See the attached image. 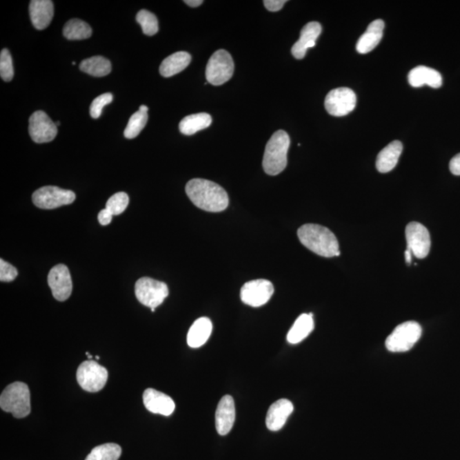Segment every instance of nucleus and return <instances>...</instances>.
I'll use <instances>...</instances> for the list:
<instances>
[{"mask_svg":"<svg viewBox=\"0 0 460 460\" xmlns=\"http://www.w3.org/2000/svg\"><path fill=\"white\" fill-rule=\"evenodd\" d=\"M186 190L193 204L204 211L220 212L229 206V197L226 190L212 181L192 179L188 181Z\"/></svg>","mask_w":460,"mask_h":460,"instance_id":"nucleus-1","label":"nucleus"},{"mask_svg":"<svg viewBox=\"0 0 460 460\" xmlns=\"http://www.w3.org/2000/svg\"><path fill=\"white\" fill-rule=\"evenodd\" d=\"M298 237L306 248L319 256L332 258L340 255L339 241L328 228L319 224H304L299 228Z\"/></svg>","mask_w":460,"mask_h":460,"instance_id":"nucleus-2","label":"nucleus"},{"mask_svg":"<svg viewBox=\"0 0 460 460\" xmlns=\"http://www.w3.org/2000/svg\"><path fill=\"white\" fill-rule=\"evenodd\" d=\"M290 142L288 134L282 130L270 137L263 159V168L268 175L277 176L287 168Z\"/></svg>","mask_w":460,"mask_h":460,"instance_id":"nucleus-3","label":"nucleus"},{"mask_svg":"<svg viewBox=\"0 0 460 460\" xmlns=\"http://www.w3.org/2000/svg\"><path fill=\"white\" fill-rule=\"evenodd\" d=\"M2 410L12 412L14 418L27 417L31 412L30 391L26 383L14 382L3 390L0 397Z\"/></svg>","mask_w":460,"mask_h":460,"instance_id":"nucleus-4","label":"nucleus"},{"mask_svg":"<svg viewBox=\"0 0 460 460\" xmlns=\"http://www.w3.org/2000/svg\"><path fill=\"white\" fill-rule=\"evenodd\" d=\"M422 335V328L418 322L407 321L397 326L386 339V349L393 353L410 350Z\"/></svg>","mask_w":460,"mask_h":460,"instance_id":"nucleus-5","label":"nucleus"},{"mask_svg":"<svg viewBox=\"0 0 460 460\" xmlns=\"http://www.w3.org/2000/svg\"><path fill=\"white\" fill-rule=\"evenodd\" d=\"M233 58L226 50H217L210 58L206 70L208 82L212 86H222L234 74Z\"/></svg>","mask_w":460,"mask_h":460,"instance_id":"nucleus-6","label":"nucleus"},{"mask_svg":"<svg viewBox=\"0 0 460 460\" xmlns=\"http://www.w3.org/2000/svg\"><path fill=\"white\" fill-rule=\"evenodd\" d=\"M135 294L137 300L143 306L155 309L168 298L169 289L164 282L143 277L137 281Z\"/></svg>","mask_w":460,"mask_h":460,"instance_id":"nucleus-7","label":"nucleus"},{"mask_svg":"<svg viewBox=\"0 0 460 460\" xmlns=\"http://www.w3.org/2000/svg\"><path fill=\"white\" fill-rule=\"evenodd\" d=\"M108 372L106 368L93 360L82 362L77 370L79 385L88 392H99L103 389L108 381Z\"/></svg>","mask_w":460,"mask_h":460,"instance_id":"nucleus-8","label":"nucleus"},{"mask_svg":"<svg viewBox=\"0 0 460 460\" xmlns=\"http://www.w3.org/2000/svg\"><path fill=\"white\" fill-rule=\"evenodd\" d=\"M75 194L71 190H63L55 186L39 188L32 194V200L41 209H55L72 204L75 201Z\"/></svg>","mask_w":460,"mask_h":460,"instance_id":"nucleus-9","label":"nucleus"},{"mask_svg":"<svg viewBox=\"0 0 460 460\" xmlns=\"http://www.w3.org/2000/svg\"><path fill=\"white\" fill-rule=\"evenodd\" d=\"M357 96L352 90L341 87L332 90L325 99L326 110L335 117L349 114L356 108Z\"/></svg>","mask_w":460,"mask_h":460,"instance_id":"nucleus-10","label":"nucleus"},{"mask_svg":"<svg viewBox=\"0 0 460 460\" xmlns=\"http://www.w3.org/2000/svg\"><path fill=\"white\" fill-rule=\"evenodd\" d=\"M274 293V286L270 281L259 279L246 282L241 288V301L249 306L260 307L270 301Z\"/></svg>","mask_w":460,"mask_h":460,"instance_id":"nucleus-11","label":"nucleus"},{"mask_svg":"<svg viewBox=\"0 0 460 460\" xmlns=\"http://www.w3.org/2000/svg\"><path fill=\"white\" fill-rule=\"evenodd\" d=\"M28 130L32 141L37 143L52 142L57 135L56 123L41 110L31 115Z\"/></svg>","mask_w":460,"mask_h":460,"instance_id":"nucleus-12","label":"nucleus"},{"mask_svg":"<svg viewBox=\"0 0 460 460\" xmlns=\"http://www.w3.org/2000/svg\"><path fill=\"white\" fill-rule=\"evenodd\" d=\"M406 239L408 248L416 258L422 259L428 256L432 241L428 230L423 224L418 222L408 223L406 228Z\"/></svg>","mask_w":460,"mask_h":460,"instance_id":"nucleus-13","label":"nucleus"},{"mask_svg":"<svg viewBox=\"0 0 460 460\" xmlns=\"http://www.w3.org/2000/svg\"><path fill=\"white\" fill-rule=\"evenodd\" d=\"M48 284L58 301H66L72 294V282L70 270L64 264H57L50 270Z\"/></svg>","mask_w":460,"mask_h":460,"instance_id":"nucleus-14","label":"nucleus"},{"mask_svg":"<svg viewBox=\"0 0 460 460\" xmlns=\"http://www.w3.org/2000/svg\"><path fill=\"white\" fill-rule=\"evenodd\" d=\"M235 420V406L233 397L227 394L220 400L215 415L217 433L226 436L233 428Z\"/></svg>","mask_w":460,"mask_h":460,"instance_id":"nucleus-15","label":"nucleus"},{"mask_svg":"<svg viewBox=\"0 0 460 460\" xmlns=\"http://www.w3.org/2000/svg\"><path fill=\"white\" fill-rule=\"evenodd\" d=\"M143 399L145 408L153 414L170 416L175 410L176 405L172 398L158 390L147 389Z\"/></svg>","mask_w":460,"mask_h":460,"instance_id":"nucleus-16","label":"nucleus"},{"mask_svg":"<svg viewBox=\"0 0 460 460\" xmlns=\"http://www.w3.org/2000/svg\"><path fill=\"white\" fill-rule=\"evenodd\" d=\"M322 28L317 21H311L304 26L300 32V38L292 48V56L296 59H303L306 55L308 49L313 48L320 36Z\"/></svg>","mask_w":460,"mask_h":460,"instance_id":"nucleus-17","label":"nucleus"},{"mask_svg":"<svg viewBox=\"0 0 460 460\" xmlns=\"http://www.w3.org/2000/svg\"><path fill=\"white\" fill-rule=\"evenodd\" d=\"M293 412V405L289 400L281 399L270 406L266 416L267 428L277 432L285 426Z\"/></svg>","mask_w":460,"mask_h":460,"instance_id":"nucleus-18","label":"nucleus"},{"mask_svg":"<svg viewBox=\"0 0 460 460\" xmlns=\"http://www.w3.org/2000/svg\"><path fill=\"white\" fill-rule=\"evenodd\" d=\"M29 14L32 25L37 30H43L52 23L54 16L53 2L50 0H32Z\"/></svg>","mask_w":460,"mask_h":460,"instance_id":"nucleus-19","label":"nucleus"},{"mask_svg":"<svg viewBox=\"0 0 460 460\" xmlns=\"http://www.w3.org/2000/svg\"><path fill=\"white\" fill-rule=\"evenodd\" d=\"M408 82L412 87H421L427 85L437 89L443 85V77L439 72L433 68L419 66L409 72Z\"/></svg>","mask_w":460,"mask_h":460,"instance_id":"nucleus-20","label":"nucleus"},{"mask_svg":"<svg viewBox=\"0 0 460 460\" xmlns=\"http://www.w3.org/2000/svg\"><path fill=\"white\" fill-rule=\"evenodd\" d=\"M385 23L383 20H375L369 24L367 30L362 34L357 43V52L367 54L372 52L379 45L383 37Z\"/></svg>","mask_w":460,"mask_h":460,"instance_id":"nucleus-21","label":"nucleus"},{"mask_svg":"<svg viewBox=\"0 0 460 460\" xmlns=\"http://www.w3.org/2000/svg\"><path fill=\"white\" fill-rule=\"evenodd\" d=\"M403 144L400 141H393L380 151L377 157L376 168L379 172L387 173L396 168L403 152Z\"/></svg>","mask_w":460,"mask_h":460,"instance_id":"nucleus-22","label":"nucleus"},{"mask_svg":"<svg viewBox=\"0 0 460 460\" xmlns=\"http://www.w3.org/2000/svg\"><path fill=\"white\" fill-rule=\"evenodd\" d=\"M212 323L208 317L199 318L188 332L187 343L191 348L204 346L212 334Z\"/></svg>","mask_w":460,"mask_h":460,"instance_id":"nucleus-23","label":"nucleus"},{"mask_svg":"<svg viewBox=\"0 0 460 460\" xmlns=\"http://www.w3.org/2000/svg\"><path fill=\"white\" fill-rule=\"evenodd\" d=\"M191 61L190 54L186 52H179L166 57L159 67V72L165 78L179 74L190 65Z\"/></svg>","mask_w":460,"mask_h":460,"instance_id":"nucleus-24","label":"nucleus"},{"mask_svg":"<svg viewBox=\"0 0 460 460\" xmlns=\"http://www.w3.org/2000/svg\"><path fill=\"white\" fill-rule=\"evenodd\" d=\"M314 325L312 314H303L297 319L288 334V341L292 345L299 343L314 330Z\"/></svg>","mask_w":460,"mask_h":460,"instance_id":"nucleus-25","label":"nucleus"},{"mask_svg":"<svg viewBox=\"0 0 460 460\" xmlns=\"http://www.w3.org/2000/svg\"><path fill=\"white\" fill-rule=\"evenodd\" d=\"M212 124L211 115L206 113L195 114L187 116L181 121L179 130L184 135L190 136L208 128Z\"/></svg>","mask_w":460,"mask_h":460,"instance_id":"nucleus-26","label":"nucleus"},{"mask_svg":"<svg viewBox=\"0 0 460 460\" xmlns=\"http://www.w3.org/2000/svg\"><path fill=\"white\" fill-rule=\"evenodd\" d=\"M79 70L93 77H104L110 74L112 65L110 60L103 57L97 56L82 61Z\"/></svg>","mask_w":460,"mask_h":460,"instance_id":"nucleus-27","label":"nucleus"},{"mask_svg":"<svg viewBox=\"0 0 460 460\" xmlns=\"http://www.w3.org/2000/svg\"><path fill=\"white\" fill-rule=\"evenodd\" d=\"M92 34V29L88 23L81 19H72L65 24L64 37L70 41H82L89 39Z\"/></svg>","mask_w":460,"mask_h":460,"instance_id":"nucleus-28","label":"nucleus"},{"mask_svg":"<svg viewBox=\"0 0 460 460\" xmlns=\"http://www.w3.org/2000/svg\"><path fill=\"white\" fill-rule=\"evenodd\" d=\"M121 452V448L118 444H103L93 448L86 460H118Z\"/></svg>","mask_w":460,"mask_h":460,"instance_id":"nucleus-29","label":"nucleus"},{"mask_svg":"<svg viewBox=\"0 0 460 460\" xmlns=\"http://www.w3.org/2000/svg\"><path fill=\"white\" fill-rule=\"evenodd\" d=\"M148 112L139 110L130 116L124 136L128 139H135L142 132L148 122Z\"/></svg>","mask_w":460,"mask_h":460,"instance_id":"nucleus-30","label":"nucleus"},{"mask_svg":"<svg viewBox=\"0 0 460 460\" xmlns=\"http://www.w3.org/2000/svg\"><path fill=\"white\" fill-rule=\"evenodd\" d=\"M136 20L142 27L145 35L153 36L159 31V23L157 17L153 13L147 10H141L137 14Z\"/></svg>","mask_w":460,"mask_h":460,"instance_id":"nucleus-31","label":"nucleus"},{"mask_svg":"<svg viewBox=\"0 0 460 460\" xmlns=\"http://www.w3.org/2000/svg\"><path fill=\"white\" fill-rule=\"evenodd\" d=\"M129 204V197L124 192H119L108 199L106 203V209L113 216L121 215L126 211Z\"/></svg>","mask_w":460,"mask_h":460,"instance_id":"nucleus-32","label":"nucleus"},{"mask_svg":"<svg viewBox=\"0 0 460 460\" xmlns=\"http://www.w3.org/2000/svg\"><path fill=\"white\" fill-rule=\"evenodd\" d=\"M0 75L6 82L12 81L14 77L12 58L7 49H3L0 54Z\"/></svg>","mask_w":460,"mask_h":460,"instance_id":"nucleus-33","label":"nucleus"},{"mask_svg":"<svg viewBox=\"0 0 460 460\" xmlns=\"http://www.w3.org/2000/svg\"><path fill=\"white\" fill-rule=\"evenodd\" d=\"M113 101V95L111 93H105L103 95L97 97L95 100L92 101L90 108V114L93 119H99L101 114V110L110 104Z\"/></svg>","mask_w":460,"mask_h":460,"instance_id":"nucleus-34","label":"nucleus"},{"mask_svg":"<svg viewBox=\"0 0 460 460\" xmlns=\"http://www.w3.org/2000/svg\"><path fill=\"white\" fill-rule=\"evenodd\" d=\"M18 271L12 264L0 259V281L2 282L13 281L17 277Z\"/></svg>","mask_w":460,"mask_h":460,"instance_id":"nucleus-35","label":"nucleus"},{"mask_svg":"<svg viewBox=\"0 0 460 460\" xmlns=\"http://www.w3.org/2000/svg\"><path fill=\"white\" fill-rule=\"evenodd\" d=\"M286 3V0H264L263 5L270 12H275L283 8Z\"/></svg>","mask_w":460,"mask_h":460,"instance_id":"nucleus-36","label":"nucleus"},{"mask_svg":"<svg viewBox=\"0 0 460 460\" xmlns=\"http://www.w3.org/2000/svg\"><path fill=\"white\" fill-rule=\"evenodd\" d=\"M97 219H99L101 226H106L111 223L112 219H113V214H112L110 211H108V210L105 208L101 210V211L99 213V217H97Z\"/></svg>","mask_w":460,"mask_h":460,"instance_id":"nucleus-37","label":"nucleus"},{"mask_svg":"<svg viewBox=\"0 0 460 460\" xmlns=\"http://www.w3.org/2000/svg\"><path fill=\"white\" fill-rule=\"evenodd\" d=\"M449 169L454 175L460 176V153L451 159L449 163Z\"/></svg>","mask_w":460,"mask_h":460,"instance_id":"nucleus-38","label":"nucleus"},{"mask_svg":"<svg viewBox=\"0 0 460 460\" xmlns=\"http://www.w3.org/2000/svg\"><path fill=\"white\" fill-rule=\"evenodd\" d=\"M184 3H187L188 6L190 7H198L202 5V0H186Z\"/></svg>","mask_w":460,"mask_h":460,"instance_id":"nucleus-39","label":"nucleus"},{"mask_svg":"<svg viewBox=\"0 0 460 460\" xmlns=\"http://www.w3.org/2000/svg\"><path fill=\"white\" fill-rule=\"evenodd\" d=\"M412 253L411 250L408 248L407 251L405 252V259H406V262H407L408 266L412 262Z\"/></svg>","mask_w":460,"mask_h":460,"instance_id":"nucleus-40","label":"nucleus"},{"mask_svg":"<svg viewBox=\"0 0 460 460\" xmlns=\"http://www.w3.org/2000/svg\"><path fill=\"white\" fill-rule=\"evenodd\" d=\"M139 110L148 112V108L147 106H145V105H141V106L139 108Z\"/></svg>","mask_w":460,"mask_h":460,"instance_id":"nucleus-41","label":"nucleus"},{"mask_svg":"<svg viewBox=\"0 0 460 460\" xmlns=\"http://www.w3.org/2000/svg\"><path fill=\"white\" fill-rule=\"evenodd\" d=\"M86 356L88 357V358H89L90 360H92V359H93V356H90V354L89 352H86Z\"/></svg>","mask_w":460,"mask_h":460,"instance_id":"nucleus-42","label":"nucleus"},{"mask_svg":"<svg viewBox=\"0 0 460 460\" xmlns=\"http://www.w3.org/2000/svg\"><path fill=\"white\" fill-rule=\"evenodd\" d=\"M60 125H61V123L59 121L56 122V126H60Z\"/></svg>","mask_w":460,"mask_h":460,"instance_id":"nucleus-43","label":"nucleus"},{"mask_svg":"<svg viewBox=\"0 0 460 460\" xmlns=\"http://www.w3.org/2000/svg\"><path fill=\"white\" fill-rule=\"evenodd\" d=\"M96 359H97V360H99V359H100V357H96Z\"/></svg>","mask_w":460,"mask_h":460,"instance_id":"nucleus-44","label":"nucleus"}]
</instances>
